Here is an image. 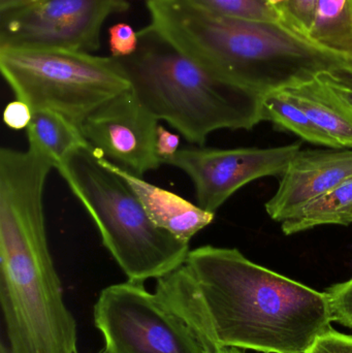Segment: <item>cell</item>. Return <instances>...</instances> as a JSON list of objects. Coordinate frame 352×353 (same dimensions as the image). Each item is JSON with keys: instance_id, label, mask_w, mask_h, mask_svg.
Segmentation results:
<instances>
[{"instance_id": "cell-29", "label": "cell", "mask_w": 352, "mask_h": 353, "mask_svg": "<svg viewBox=\"0 0 352 353\" xmlns=\"http://www.w3.org/2000/svg\"><path fill=\"white\" fill-rule=\"evenodd\" d=\"M349 224H352V212L349 214V217L345 219L344 225H349Z\"/></svg>"}, {"instance_id": "cell-30", "label": "cell", "mask_w": 352, "mask_h": 353, "mask_svg": "<svg viewBox=\"0 0 352 353\" xmlns=\"http://www.w3.org/2000/svg\"><path fill=\"white\" fill-rule=\"evenodd\" d=\"M99 353H110V352H107V350H103V352H101Z\"/></svg>"}, {"instance_id": "cell-14", "label": "cell", "mask_w": 352, "mask_h": 353, "mask_svg": "<svg viewBox=\"0 0 352 353\" xmlns=\"http://www.w3.org/2000/svg\"><path fill=\"white\" fill-rule=\"evenodd\" d=\"M26 130L29 150L48 159L54 169L74 150L87 144L78 125L50 110L33 112Z\"/></svg>"}, {"instance_id": "cell-1", "label": "cell", "mask_w": 352, "mask_h": 353, "mask_svg": "<svg viewBox=\"0 0 352 353\" xmlns=\"http://www.w3.org/2000/svg\"><path fill=\"white\" fill-rule=\"evenodd\" d=\"M155 294L200 336L223 347L305 353L330 330L324 292L262 267L238 249H192L185 263L157 279Z\"/></svg>"}, {"instance_id": "cell-11", "label": "cell", "mask_w": 352, "mask_h": 353, "mask_svg": "<svg viewBox=\"0 0 352 353\" xmlns=\"http://www.w3.org/2000/svg\"><path fill=\"white\" fill-rule=\"evenodd\" d=\"M103 161L109 169L127 183L153 223L179 240L189 244L198 232L214 221V213L202 209L176 193L147 182L142 176L118 167L103 157Z\"/></svg>"}, {"instance_id": "cell-24", "label": "cell", "mask_w": 352, "mask_h": 353, "mask_svg": "<svg viewBox=\"0 0 352 353\" xmlns=\"http://www.w3.org/2000/svg\"><path fill=\"white\" fill-rule=\"evenodd\" d=\"M180 137L159 124L157 128L156 151L163 165L179 151Z\"/></svg>"}, {"instance_id": "cell-13", "label": "cell", "mask_w": 352, "mask_h": 353, "mask_svg": "<svg viewBox=\"0 0 352 353\" xmlns=\"http://www.w3.org/2000/svg\"><path fill=\"white\" fill-rule=\"evenodd\" d=\"M307 41L344 63L352 62V0H318Z\"/></svg>"}, {"instance_id": "cell-6", "label": "cell", "mask_w": 352, "mask_h": 353, "mask_svg": "<svg viewBox=\"0 0 352 353\" xmlns=\"http://www.w3.org/2000/svg\"><path fill=\"white\" fill-rule=\"evenodd\" d=\"M94 323L110 353H210L191 327L141 282L101 290Z\"/></svg>"}, {"instance_id": "cell-8", "label": "cell", "mask_w": 352, "mask_h": 353, "mask_svg": "<svg viewBox=\"0 0 352 353\" xmlns=\"http://www.w3.org/2000/svg\"><path fill=\"white\" fill-rule=\"evenodd\" d=\"M301 145L274 148L184 147L165 165L177 168L194 183L196 201L214 213L240 188L265 176H282Z\"/></svg>"}, {"instance_id": "cell-23", "label": "cell", "mask_w": 352, "mask_h": 353, "mask_svg": "<svg viewBox=\"0 0 352 353\" xmlns=\"http://www.w3.org/2000/svg\"><path fill=\"white\" fill-rule=\"evenodd\" d=\"M32 114V110L26 103L16 99L6 105L3 112V121L12 130H25L30 124Z\"/></svg>"}, {"instance_id": "cell-27", "label": "cell", "mask_w": 352, "mask_h": 353, "mask_svg": "<svg viewBox=\"0 0 352 353\" xmlns=\"http://www.w3.org/2000/svg\"><path fill=\"white\" fill-rule=\"evenodd\" d=\"M211 353H245L242 352L239 348L235 347H223L220 348V350H216V352H211Z\"/></svg>"}, {"instance_id": "cell-16", "label": "cell", "mask_w": 352, "mask_h": 353, "mask_svg": "<svg viewBox=\"0 0 352 353\" xmlns=\"http://www.w3.org/2000/svg\"><path fill=\"white\" fill-rule=\"evenodd\" d=\"M262 119L272 122L279 130L293 132L311 144L338 149L336 143L282 89L262 95Z\"/></svg>"}, {"instance_id": "cell-25", "label": "cell", "mask_w": 352, "mask_h": 353, "mask_svg": "<svg viewBox=\"0 0 352 353\" xmlns=\"http://www.w3.org/2000/svg\"><path fill=\"white\" fill-rule=\"evenodd\" d=\"M33 0H0V12L28 3Z\"/></svg>"}, {"instance_id": "cell-10", "label": "cell", "mask_w": 352, "mask_h": 353, "mask_svg": "<svg viewBox=\"0 0 352 353\" xmlns=\"http://www.w3.org/2000/svg\"><path fill=\"white\" fill-rule=\"evenodd\" d=\"M351 179L352 148L301 150L281 176L278 190L267 201V213L283 222Z\"/></svg>"}, {"instance_id": "cell-17", "label": "cell", "mask_w": 352, "mask_h": 353, "mask_svg": "<svg viewBox=\"0 0 352 353\" xmlns=\"http://www.w3.org/2000/svg\"><path fill=\"white\" fill-rule=\"evenodd\" d=\"M205 12L227 18L281 23L278 10L268 0H185Z\"/></svg>"}, {"instance_id": "cell-22", "label": "cell", "mask_w": 352, "mask_h": 353, "mask_svg": "<svg viewBox=\"0 0 352 353\" xmlns=\"http://www.w3.org/2000/svg\"><path fill=\"white\" fill-rule=\"evenodd\" d=\"M305 353H352V336L331 327L318 336Z\"/></svg>"}, {"instance_id": "cell-28", "label": "cell", "mask_w": 352, "mask_h": 353, "mask_svg": "<svg viewBox=\"0 0 352 353\" xmlns=\"http://www.w3.org/2000/svg\"><path fill=\"white\" fill-rule=\"evenodd\" d=\"M0 353H12V352H10V347L1 343V346H0Z\"/></svg>"}, {"instance_id": "cell-19", "label": "cell", "mask_w": 352, "mask_h": 353, "mask_svg": "<svg viewBox=\"0 0 352 353\" xmlns=\"http://www.w3.org/2000/svg\"><path fill=\"white\" fill-rule=\"evenodd\" d=\"M324 294L331 321L352 330V278L331 286Z\"/></svg>"}, {"instance_id": "cell-21", "label": "cell", "mask_w": 352, "mask_h": 353, "mask_svg": "<svg viewBox=\"0 0 352 353\" xmlns=\"http://www.w3.org/2000/svg\"><path fill=\"white\" fill-rule=\"evenodd\" d=\"M318 77L352 108V68L349 63L333 66Z\"/></svg>"}, {"instance_id": "cell-20", "label": "cell", "mask_w": 352, "mask_h": 353, "mask_svg": "<svg viewBox=\"0 0 352 353\" xmlns=\"http://www.w3.org/2000/svg\"><path fill=\"white\" fill-rule=\"evenodd\" d=\"M138 32L126 23H118L110 28L109 46L112 57L122 59L130 57L138 50Z\"/></svg>"}, {"instance_id": "cell-5", "label": "cell", "mask_w": 352, "mask_h": 353, "mask_svg": "<svg viewBox=\"0 0 352 353\" xmlns=\"http://www.w3.org/2000/svg\"><path fill=\"white\" fill-rule=\"evenodd\" d=\"M0 70L16 99L32 112H56L80 128L91 114L130 90L119 60L72 50L0 46Z\"/></svg>"}, {"instance_id": "cell-26", "label": "cell", "mask_w": 352, "mask_h": 353, "mask_svg": "<svg viewBox=\"0 0 352 353\" xmlns=\"http://www.w3.org/2000/svg\"><path fill=\"white\" fill-rule=\"evenodd\" d=\"M275 8L279 12V14H280V10H282L284 4L287 3V0H268Z\"/></svg>"}, {"instance_id": "cell-18", "label": "cell", "mask_w": 352, "mask_h": 353, "mask_svg": "<svg viewBox=\"0 0 352 353\" xmlns=\"http://www.w3.org/2000/svg\"><path fill=\"white\" fill-rule=\"evenodd\" d=\"M318 0H287L280 10L281 24L307 41Z\"/></svg>"}, {"instance_id": "cell-9", "label": "cell", "mask_w": 352, "mask_h": 353, "mask_svg": "<svg viewBox=\"0 0 352 353\" xmlns=\"http://www.w3.org/2000/svg\"><path fill=\"white\" fill-rule=\"evenodd\" d=\"M158 122L130 90L91 114L81 132L105 159L142 176L163 165L156 151Z\"/></svg>"}, {"instance_id": "cell-31", "label": "cell", "mask_w": 352, "mask_h": 353, "mask_svg": "<svg viewBox=\"0 0 352 353\" xmlns=\"http://www.w3.org/2000/svg\"><path fill=\"white\" fill-rule=\"evenodd\" d=\"M349 65H351V68H352V62H351V63H349Z\"/></svg>"}, {"instance_id": "cell-7", "label": "cell", "mask_w": 352, "mask_h": 353, "mask_svg": "<svg viewBox=\"0 0 352 353\" xmlns=\"http://www.w3.org/2000/svg\"><path fill=\"white\" fill-rule=\"evenodd\" d=\"M128 8L127 0H33L0 12V46L93 53L105 21Z\"/></svg>"}, {"instance_id": "cell-3", "label": "cell", "mask_w": 352, "mask_h": 353, "mask_svg": "<svg viewBox=\"0 0 352 353\" xmlns=\"http://www.w3.org/2000/svg\"><path fill=\"white\" fill-rule=\"evenodd\" d=\"M138 39L136 53L118 59L130 91L187 142L204 146L216 130H252L262 121V95L198 65L150 24Z\"/></svg>"}, {"instance_id": "cell-15", "label": "cell", "mask_w": 352, "mask_h": 353, "mask_svg": "<svg viewBox=\"0 0 352 353\" xmlns=\"http://www.w3.org/2000/svg\"><path fill=\"white\" fill-rule=\"evenodd\" d=\"M352 212V179L324 193L281 224L287 236L311 230L316 226L344 225Z\"/></svg>"}, {"instance_id": "cell-4", "label": "cell", "mask_w": 352, "mask_h": 353, "mask_svg": "<svg viewBox=\"0 0 352 353\" xmlns=\"http://www.w3.org/2000/svg\"><path fill=\"white\" fill-rule=\"evenodd\" d=\"M130 281L159 279L185 263L189 244L153 223L127 183L87 143L57 168Z\"/></svg>"}, {"instance_id": "cell-12", "label": "cell", "mask_w": 352, "mask_h": 353, "mask_svg": "<svg viewBox=\"0 0 352 353\" xmlns=\"http://www.w3.org/2000/svg\"><path fill=\"white\" fill-rule=\"evenodd\" d=\"M338 149L352 148V108L318 76L282 89Z\"/></svg>"}, {"instance_id": "cell-2", "label": "cell", "mask_w": 352, "mask_h": 353, "mask_svg": "<svg viewBox=\"0 0 352 353\" xmlns=\"http://www.w3.org/2000/svg\"><path fill=\"white\" fill-rule=\"evenodd\" d=\"M150 25L209 72L264 95L344 62L281 23L227 18L185 0H146Z\"/></svg>"}]
</instances>
